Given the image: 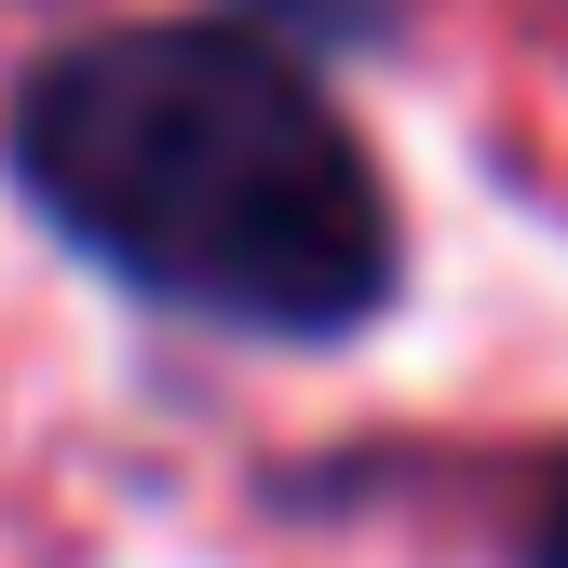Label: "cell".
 I'll return each mask as SVG.
<instances>
[{"mask_svg": "<svg viewBox=\"0 0 568 568\" xmlns=\"http://www.w3.org/2000/svg\"><path fill=\"white\" fill-rule=\"evenodd\" d=\"M528 568H568V474H555V501H541V555Z\"/></svg>", "mask_w": 568, "mask_h": 568, "instance_id": "cell-2", "label": "cell"}, {"mask_svg": "<svg viewBox=\"0 0 568 568\" xmlns=\"http://www.w3.org/2000/svg\"><path fill=\"white\" fill-rule=\"evenodd\" d=\"M14 176L82 257L257 338H338L393 298V203L257 28L68 41L14 95Z\"/></svg>", "mask_w": 568, "mask_h": 568, "instance_id": "cell-1", "label": "cell"}]
</instances>
